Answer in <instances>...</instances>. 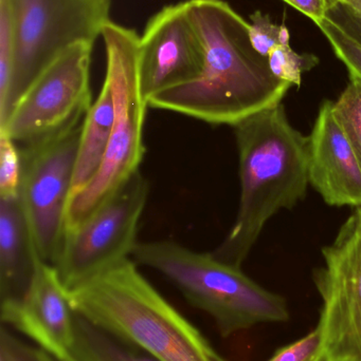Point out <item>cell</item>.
<instances>
[{
	"mask_svg": "<svg viewBox=\"0 0 361 361\" xmlns=\"http://www.w3.org/2000/svg\"><path fill=\"white\" fill-rule=\"evenodd\" d=\"M309 186L333 207H361V159L335 116L333 101L320 106L307 137Z\"/></svg>",
	"mask_w": 361,
	"mask_h": 361,
	"instance_id": "cell-12",
	"label": "cell"
},
{
	"mask_svg": "<svg viewBox=\"0 0 361 361\" xmlns=\"http://www.w3.org/2000/svg\"><path fill=\"white\" fill-rule=\"evenodd\" d=\"M326 18L361 44V0H328Z\"/></svg>",
	"mask_w": 361,
	"mask_h": 361,
	"instance_id": "cell-23",
	"label": "cell"
},
{
	"mask_svg": "<svg viewBox=\"0 0 361 361\" xmlns=\"http://www.w3.org/2000/svg\"><path fill=\"white\" fill-rule=\"evenodd\" d=\"M106 49L105 80L114 102V124L101 169L66 209L65 233L86 222L135 173L143 160V130L148 103L140 86V37L134 30L106 23L102 30Z\"/></svg>",
	"mask_w": 361,
	"mask_h": 361,
	"instance_id": "cell-5",
	"label": "cell"
},
{
	"mask_svg": "<svg viewBox=\"0 0 361 361\" xmlns=\"http://www.w3.org/2000/svg\"><path fill=\"white\" fill-rule=\"evenodd\" d=\"M131 257L167 278L190 305L213 317L223 337L256 324L290 319L284 297L262 288L242 267L228 264L212 252L159 240L138 241Z\"/></svg>",
	"mask_w": 361,
	"mask_h": 361,
	"instance_id": "cell-4",
	"label": "cell"
},
{
	"mask_svg": "<svg viewBox=\"0 0 361 361\" xmlns=\"http://www.w3.org/2000/svg\"><path fill=\"white\" fill-rule=\"evenodd\" d=\"M14 27L12 84L0 125L37 76L66 49L95 44L110 21V0H8Z\"/></svg>",
	"mask_w": 361,
	"mask_h": 361,
	"instance_id": "cell-6",
	"label": "cell"
},
{
	"mask_svg": "<svg viewBox=\"0 0 361 361\" xmlns=\"http://www.w3.org/2000/svg\"><path fill=\"white\" fill-rule=\"evenodd\" d=\"M187 2L203 44V71L150 97L148 107L235 127L283 103L292 85L273 75L267 57L254 49L250 23L223 0Z\"/></svg>",
	"mask_w": 361,
	"mask_h": 361,
	"instance_id": "cell-1",
	"label": "cell"
},
{
	"mask_svg": "<svg viewBox=\"0 0 361 361\" xmlns=\"http://www.w3.org/2000/svg\"><path fill=\"white\" fill-rule=\"evenodd\" d=\"M57 361H76L74 360H72V358H66V360H57Z\"/></svg>",
	"mask_w": 361,
	"mask_h": 361,
	"instance_id": "cell-27",
	"label": "cell"
},
{
	"mask_svg": "<svg viewBox=\"0 0 361 361\" xmlns=\"http://www.w3.org/2000/svg\"><path fill=\"white\" fill-rule=\"evenodd\" d=\"M76 314L159 361H228L131 259L69 292Z\"/></svg>",
	"mask_w": 361,
	"mask_h": 361,
	"instance_id": "cell-3",
	"label": "cell"
},
{
	"mask_svg": "<svg viewBox=\"0 0 361 361\" xmlns=\"http://www.w3.org/2000/svg\"><path fill=\"white\" fill-rule=\"evenodd\" d=\"M83 122L29 145L21 157L19 197L38 256L54 265L65 238V216Z\"/></svg>",
	"mask_w": 361,
	"mask_h": 361,
	"instance_id": "cell-7",
	"label": "cell"
},
{
	"mask_svg": "<svg viewBox=\"0 0 361 361\" xmlns=\"http://www.w3.org/2000/svg\"><path fill=\"white\" fill-rule=\"evenodd\" d=\"M15 42L12 13L8 0H0V109L10 92L14 71Z\"/></svg>",
	"mask_w": 361,
	"mask_h": 361,
	"instance_id": "cell-19",
	"label": "cell"
},
{
	"mask_svg": "<svg viewBox=\"0 0 361 361\" xmlns=\"http://www.w3.org/2000/svg\"><path fill=\"white\" fill-rule=\"evenodd\" d=\"M0 354L6 361H57L40 348L25 345L4 329L1 330Z\"/></svg>",
	"mask_w": 361,
	"mask_h": 361,
	"instance_id": "cell-25",
	"label": "cell"
},
{
	"mask_svg": "<svg viewBox=\"0 0 361 361\" xmlns=\"http://www.w3.org/2000/svg\"><path fill=\"white\" fill-rule=\"evenodd\" d=\"M93 44L83 42L63 51L15 104L0 133L25 146L84 120L93 105Z\"/></svg>",
	"mask_w": 361,
	"mask_h": 361,
	"instance_id": "cell-9",
	"label": "cell"
},
{
	"mask_svg": "<svg viewBox=\"0 0 361 361\" xmlns=\"http://www.w3.org/2000/svg\"><path fill=\"white\" fill-rule=\"evenodd\" d=\"M267 59L273 75L298 88L302 82L303 74L319 63V59L316 55L309 53L299 54L292 50L290 44H281L273 49Z\"/></svg>",
	"mask_w": 361,
	"mask_h": 361,
	"instance_id": "cell-17",
	"label": "cell"
},
{
	"mask_svg": "<svg viewBox=\"0 0 361 361\" xmlns=\"http://www.w3.org/2000/svg\"><path fill=\"white\" fill-rule=\"evenodd\" d=\"M114 116L112 89L104 80L97 99L83 122L70 199L82 191L99 173L114 129Z\"/></svg>",
	"mask_w": 361,
	"mask_h": 361,
	"instance_id": "cell-15",
	"label": "cell"
},
{
	"mask_svg": "<svg viewBox=\"0 0 361 361\" xmlns=\"http://www.w3.org/2000/svg\"><path fill=\"white\" fill-rule=\"evenodd\" d=\"M140 86L144 99L196 80L203 49L188 2L172 4L148 20L140 37Z\"/></svg>",
	"mask_w": 361,
	"mask_h": 361,
	"instance_id": "cell-11",
	"label": "cell"
},
{
	"mask_svg": "<svg viewBox=\"0 0 361 361\" xmlns=\"http://www.w3.org/2000/svg\"><path fill=\"white\" fill-rule=\"evenodd\" d=\"M148 193L139 171L86 222L65 233L53 267L68 293L129 259Z\"/></svg>",
	"mask_w": 361,
	"mask_h": 361,
	"instance_id": "cell-8",
	"label": "cell"
},
{
	"mask_svg": "<svg viewBox=\"0 0 361 361\" xmlns=\"http://www.w3.org/2000/svg\"><path fill=\"white\" fill-rule=\"evenodd\" d=\"M40 259L20 197L0 199L1 318L25 300Z\"/></svg>",
	"mask_w": 361,
	"mask_h": 361,
	"instance_id": "cell-14",
	"label": "cell"
},
{
	"mask_svg": "<svg viewBox=\"0 0 361 361\" xmlns=\"http://www.w3.org/2000/svg\"><path fill=\"white\" fill-rule=\"evenodd\" d=\"M20 182V150L11 137L0 133V199L18 197Z\"/></svg>",
	"mask_w": 361,
	"mask_h": 361,
	"instance_id": "cell-20",
	"label": "cell"
},
{
	"mask_svg": "<svg viewBox=\"0 0 361 361\" xmlns=\"http://www.w3.org/2000/svg\"><path fill=\"white\" fill-rule=\"evenodd\" d=\"M233 130L239 152V210L212 254L242 267L266 223L307 197V137L290 124L283 103L246 118Z\"/></svg>",
	"mask_w": 361,
	"mask_h": 361,
	"instance_id": "cell-2",
	"label": "cell"
},
{
	"mask_svg": "<svg viewBox=\"0 0 361 361\" xmlns=\"http://www.w3.org/2000/svg\"><path fill=\"white\" fill-rule=\"evenodd\" d=\"M70 358L76 361H159L76 313Z\"/></svg>",
	"mask_w": 361,
	"mask_h": 361,
	"instance_id": "cell-16",
	"label": "cell"
},
{
	"mask_svg": "<svg viewBox=\"0 0 361 361\" xmlns=\"http://www.w3.org/2000/svg\"><path fill=\"white\" fill-rule=\"evenodd\" d=\"M250 39L263 56L284 44H290V32L284 25H276L268 15L256 11L250 15Z\"/></svg>",
	"mask_w": 361,
	"mask_h": 361,
	"instance_id": "cell-21",
	"label": "cell"
},
{
	"mask_svg": "<svg viewBox=\"0 0 361 361\" xmlns=\"http://www.w3.org/2000/svg\"><path fill=\"white\" fill-rule=\"evenodd\" d=\"M313 279L322 299L319 328L324 361H361V207L321 250Z\"/></svg>",
	"mask_w": 361,
	"mask_h": 361,
	"instance_id": "cell-10",
	"label": "cell"
},
{
	"mask_svg": "<svg viewBox=\"0 0 361 361\" xmlns=\"http://www.w3.org/2000/svg\"><path fill=\"white\" fill-rule=\"evenodd\" d=\"M299 12L311 18L316 25L326 17L328 0H283Z\"/></svg>",
	"mask_w": 361,
	"mask_h": 361,
	"instance_id": "cell-26",
	"label": "cell"
},
{
	"mask_svg": "<svg viewBox=\"0 0 361 361\" xmlns=\"http://www.w3.org/2000/svg\"><path fill=\"white\" fill-rule=\"evenodd\" d=\"M324 337L319 326L307 336L284 345L267 361H324Z\"/></svg>",
	"mask_w": 361,
	"mask_h": 361,
	"instance_id": "cell-24",
	"label": "cell"
},
{
	"mask_svg": "<svg viewBox=\"0 0 361 361\" xmlns=\"http://www.w3.org/2000/svg\"><path fill=\"white\" fill-rule=\"evenodd\" d=\"M335 116L347 133L361 159V82L350 76L349 84L333 101Z\"/></svg>",
	"mask_w": 361,
	"mask_h": 361,
	"instance_id": "cell-18",
	"label": "cell"
},
{
	"mask_svg": "<svg viewBox=\"0 0 361 361\" xmlns=\"http://www.w3.org/2000/svg\"><path fill=\"white\" fill-rule=\"evenodd\" d=\"M317 25L328 38L335 54L349 70L350 76L361 82V44L352 39L326 17Z\"/></svg>",
	"mask_w": 361,
	"mask_h": 361,
	"instance_id": "cell-22",
	"label": "cell"
},
{
	"mask_svg": "<svg viewBox=\"0 0 361 361\" xmlns=\"http://www.w3.org/2000/svg\"><path fill=\"white\" fill-rule=\"evenodd\" d=\"M57 360L69 358L76 311L53 265L40 259L33 281L18 309L1 318Z\"/></svg>",
	"mask_w": 361,
	"mask_h": 361,
	"instance_id": "cell-13",
	"label": "cell"
}]
</instances>
